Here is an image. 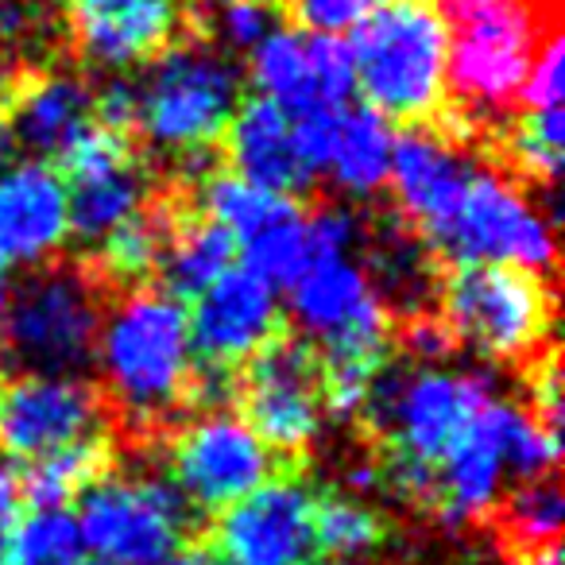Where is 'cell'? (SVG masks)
<instances>
[{
  "label": "cell",
  "mask_w": 565,
  "mask_h": 565,
  "mask_svg": "<svg viewBox=\"0 0 565 565\" xmlns=\"http://www.w3.org/2000/svg\"><path fill=\"white\" fill-rule=\"evenodd\" d=\"M86 565H105V562H86Z\"/></svg>",
  "instance_id": "obj_42"
},
{
  "label": "cell",
  "mask_w": 565,
  "mask_h": 565,
  "mask_svg": "<svg viewBox=\"0 0 565 565\" xmlns=\"http://www.w3.org/2000/svg\"><path fill=\"white\" fill-rule=\"evenodd\" d=\"M58 163L66 182L71 233L94 248L151 202L148 174L128 136L94 125L58 156Z\"/></svg>",
  "instance_id": "obj_13"
},
{
  "label": "cell",
  "mask_w": 565,
  "mask_h": 565,
  "mask_svg": "<svg viewBox=\"0 0 565 565\" xmlns=\"http://www.w3.org/2000/svg\"><path fill=\"white\" fill-rule=\"evenodd\" d=\"M9 148H12V143H9V136L0 132V163H4V156H9Z\"/></svg>",
  "instance_id": "obj_40"
},
{
  "label": "cell",
  "mask_w": 565,
  "mask_h": 565,
  "mask_svg": "<svg viewBox=\"0 0 565 565\" xmlns=\"http://www.w3.org/2000/svg\"><path fill=\"white\" fill-rule=\"evenodd\" d=\"M392 148L395 136L387 117H380L369 105H353V109L338 113V132H333V151H330V174L345 194L353 198H372L392 174Z\"/></svg>",
  "instance_id": "obj_25"
},
{
  "label": "cell",
  "mask_w": 565,
  "mask_h": 565,
  "mask_svg": "<svg viewBox=\"0 0 565 565\" xmlns=\"http://www.w3.org/2000/svg\"><path fill=\"white\" fill-rule=\"evenodd\" d=\"M198 519L167 477H109L82 492L78 534L105 565H167L186 550Z\"/></svg>",
  "instance_id": "obj_7"
},
{
  "label": "cell",
  "mask_w": 565,
  "mask_h": 565,
  "mask_svg": "<svg viewBox=\"0 0 565 565\" xmlns=\"http://www.w3.org/2000/svg\"><path fill=\"white\" fill-rule=\"evenodd\" d=\"M20 472H12L9 465L0 461V565H9L12 534L20 523Z\"/></svg>",
  "instance_id": "obj_35"
},
{
  "label": "cell",
  "mask_w": 565,
  "mask_h": 565,
  "mask_svg": "<svg viewBox=\"0 0 565 565\" xmlns=\"http://www.w3.org/2000/svg\"><path fill=\"white\" fill-rule=\"evenodd\" d=\"M171 465L174 488L186 495L190 508L221 515L236 500L275 480L279 457L248 430L241 415L217 407L182 426L171 446Z\"/></svg>",
  "instance_id": "obj_12"
},
{
  "label": "cell",
  "mask_w": 565,
  "mask_h": 565,
  "mask_svg": "<svg viewBox=\"0 0 565 565\" xmlns=\"http://www.w3.org/2000/svg\"><path fill=\"white\" fill-rule=\"evenodd\" d=\"M86 128H94V89L71 71L28 66L0 109V132L35 159H58Z\"/></svg>",
  "instance_id": "obj_20"
},
{
  "label": "cell",
  "mask_w": 565,
  "mask_h": 565,
  "mask_svg": "<svg viewBox=\"0 0 565 565\" xmlns=\"http://www.w3.org/2000/svg\"><path fill=\"white\" fill-rule=\"evenodd\" d=\"M9 299H12V287H9V275H4V264H0V318L9 310Z\"/></svg>",
  "instance_id": "obj_39"
},
{
  "label": "cell",
  "mask_w": 565,
  "mask_h": 565,
  "mask_svg": "<svg viewBox=\"0 0 565 565\" xmlns=\"http://www.w3.org/2000/svg\"><path fill=\"white\" fill-rule=\"evenodd\" d=\"M9 565H86L78 519L63 508H35L17 523Z\"/></svg>",
  "instance_id": "obj_30"
},
{
  "label": "cell",
  "mask_w": 565,
  "mask_h": 565,
  "mask_svg": "<svg viewBox=\"0 0 565 565\" xmlns=\"http://www.w3.org/2000/svg\"><path fill=\"white\" fill-rule=\"evenodd\" d=\"M519 102L526 109H562V35H557V28L542 35Z\"/></svg>",
  "instance_id": "obj_34"
},
{
  "label": "cell",
  "mask_w": 565,
  "mask_h": 565,
  "mask_svg": "<svg viewBox=\"0 0 565 565\" xmlns=\"http://www.w3.org/2000/svg\"><path fill=\"white\" fill-rule=\"evenodd\" d=\"M102 423V392L78 376H20L0 392V454L20 461L97 438Z\"/></svg>",
  "instance_id": "obj_16"
},
{
  "label": "cell",
  "mask_w": 565,
  "mask_h": 565,
  "mask_svg": "<svg viewBox=\"0 0 565 565\" xmlns=\"http://www.w3.org/2000/svg\"><path fill=\"white\" fill-rule=\"evenodd\" d=\"M434 248L454 264H508L534 275H550L557 264L550 221L495 171H472L461 210Z\"/></svg>",
  "instance_id": "obj_11"
},
{
  "label": "cell",
  "mask_w": 565,
  "mask_h": 565,
  "mask_svg": "<svg viewBox=\"0 0 565 565\" xmlns=\"http://www.w3.org/2000/svg\"><path fill=\"white\" fill-rule=\"evenodd\" d=\"M495 399L492 384L469 372L415 369L407 376L380 372L364 399V415L384 438L387 480L415 503H430L434 472Z\"/></svg>",
  "instance_id": "obj_2"
},
{
  "label": "cell",
  "mask_w": 565,
  "mask_h": 565,
  "mask_svg": "<svg viewBox=\"0 0 565 565\" xmlns=\"http://www.w3.org/2000/svg\"><path fill=\"white\" fill-rule=\"evenodd\" d=\"M167 565H217V557H213L210 550H194V546H186V550H179V554H174Z\"/></svg>",
  "instance_id": "obj_38"
},
{
  "label": "cell",
  "mask_w": 565,
  "mask_h": 565,
  "mask_svg": "<svg viewBox=\"0 0 565 565\" xmlns=\"http://www.w3.org/2000/svg\"><path fill=\"white\" fill-rule=\"evenodd\" d=\"M562 143H565V117L562 109H526L515 120L508 140V156L531 182L554 186L562 174Z\"/></svg>",
  "instance_id": "obj_31"
},
{
  "label": "cell",
  "mask_w": 565,
  "mask_h": 565,
  "mask_svg": "<svg viewBox=\"0 0 565 565\" xmlns=\"http://www.w3.org/2000/svg\"><path fill=\"white\" fill-rule=\"evenodd\" d=\"M562 511L565 500L554 477L519 484L508 500L495 503V526H500V539L508 546V554L519 565H526L542 550L562 546Z\"/></svg>",
  "instance_id": "obj_28"
},
{
  "label": "cell",
  "mask_w": 565,
  "mask_h": 565,
  "mask_svg": "<svg viewBox=\"0 0 565 565\" xmlns=\"http://www.w3.org/2000/svg\"><path fill=\"white\" fill-rule=\"evenodd\" d=\"M233 174L259 190L291 198L310 186V174L302 171L291 140V117L267 97H248L233 113L225 136H221Z\"/></svg>",
  "instance_id": "obj_23"
},
{
  "label": "cell",
  "mask_w": 565,
  "mask_h": 565,
  "mask_svg": "<svg viewBox=\"0 0 565 565\" xmlns=\"http://www.w3.org/2000/svg\"><path fill=\"white\" fill-rule=\"evenodd\" d=\"M213 546L228 565H310L315 495L295 480H267L221 511L213 523Z\"/></svg>",
  "instance_id": "obj_17"
},
{
  "label": "cell",
  "mask_w": 565,
  "mask_h": 565,
  "mask_svg": "<svg viewBox=\"0 0 565 565\" xmlns=\"http://www.w3.org/2000/svg\"><path fill=\"white\" fill-rule=\"evenodd\" d=\"M279 0H202L210 43L228 51H256L279 28Z\"/></svg>",
  "instance_id": "obj_32"
},
{
  "label": "cell",
  "mask_w": 565,
  "mask_h": 565,
  "mask_svg": "<svg viewBox=\"0 0 565 565\" xmlns=\"http://www.w3.org/2000/svg\"><path fill=\"white\" fill-rule=\"evenodd\" d=\"M534 9L511 0L461 17L457 40H449L446 86H454L469 109L503 113L519 102L539 40L554 32V12L539 17Z\"/></svg>",
  "instance_id": "obj_10"
},
{
  "label": "cell",
  "mask_w": 565,
  "mask_h": 565,
  "mask_svg": "<svg viewBox=\"0 0 565 565\" xmlns=\"http://www.w3.org/2000/svg\"><path fill=\"white\" fill-rule=\"evenodd\" d=\"M248 74L259 97L279 105L287 117L338 113L356 94L353 51L341 35H302L275 28L252 51Z\"/></svg>",
  "instance_id": "obj_15"
},
{
  "label": "cell",
  "mask_w": 565,
  "mask_h": 565,
  "mask_svg": "<svg viewBox=\"0 0 565 565\" xmlns=\"http://www.w3.org/2000/svg\"><path fill=\"white\" fill-rule=\"evenodd\" d=\"M241 109V71L210 40L182 35L136 86V132L171 156H205Z\"/></svg>",
  "instance_id": "obj_4"
},
{
  "label": "cell",
  "mask_w": 565,
  "mask_h": 565,
  "mask_svg": "<svg viewBox=\"0 0 565 565\" xmlns=\"http://www.w3.org/2000/svg\"><path fill=\"white\" fill-rule=\"evenodd\" d=\"M291 315L318 341L322 364H356L384 372L392 318L361 264L349 256L318 259L291 282Z\"/></svg>",
  "instance_id": "obj_8"
},
{
  "label": "cell",
  "mask_w": 565,
  "mask_h": 565,
  "mask_svg": "<svg viewBox=\"0 0 565 565\" xmlns=\"http://www.w3.org/2000/svg\"><path fill=\"white\" fill-rule=\"evenodd\" d=\"M356 89L380 117L434 125L446 105L449 20L430 0H387L353 28Z\"/></svg>",
  "instance_id": "obj_3"
},
{
  "label": "cell",
  "mask_w": 565,
  "mask_h": 565,
  "mask_svg": "<svg viewBox=\"0 0 565 565\" xmlns=\"http://www.w3.org/2000/svg\"><path fill=\"white\" fill-rule=\"evenodd\" d=\"M441 326L492 361H539L554 326V291L508 264H454L441 287Z\"/></svg>",
  "instance_id": "obj_5"
},
{
  "label": "cell",
  "mask_w": 565,
  "mask_h": 565,
  "mask_svg": "<svg viewBox=\"0 0 565 565\" xmlns=\"http://www.w3.org/2000/svg\"><path fill=\"white\" fill-rule=\"evenodd\" d=\"M236 259V241L228 228H221L213 217L205 213H186L179 210L174 213V225H171V236H167V248H163V259H159V279L163 287L159 291L171 295V299H190L194 302L198 295L217 282L221 275Z\"/></svg>",
  "instance_id": "obj_24"
},
{
  "label": "cell",
  "mask_w": 565,
  "mask_h": 565,
  "mask_svg": "<svg viewBox=\"0 0 565 565\" xmlns=\"http://www.w3.org/2000/svg\"><path fill=\"white\" fill-rule=\"evenodd\" d=\"M102 318V282L86 267H55L9 299L0 338L24 376H74L94 361Z\"/></svg>",
  "instance_id": "obj_6"
},
{
  "label": "cell",
  "mask_w": 565,
  "mask_h": 565,
  "mask_svg": "<svg viewBox=\"0 0 565 565\" xmlns=\"http://www.w3.org/2000/svg\"><path fill=\"white\" fill-rule=\"evenodd\" d=\"M71 236L66 182L43 159L0 171V264H47Z\"/></svg>",
  "instance_id": "obj_21"
},
{
  "label": "cell",
  "mask_w": 565,
  "mask_h": 565,
  "mask_svg": "<svg viewBox=\"0 0 565 565\" xmlns=\"http://www.w3.org/2000/svg\"><path fill=\"white\" fill-rule=\"evenodd\" d=\"M387 0H287L291 17L310 35H341L353 32L361 20H369Z\"/></svg>",
  "instance_id": "obj_33"
},
{
  "label": "cell",
  "mask_w": 565,
  "mask_h": 565,
  "mask_svg": "<svg viewBox=\"0 0 565 565\" xmlns=\"http://www.w3.org/2000/svg\"><path fill=\"white\" fill-rule=\"evenodd\" d=\"M233 395L241 418L275 457H295L318 438L326 418L322 361L307 338L279 333L241 372Z\"/></svg>",
  "instance_id": "obj_9"
},
{
  "label": "cell",
  "mask_w": 565,
  "mask_h": 565,
  "mask_svg": "<svg viewBox=\"0 0 565 565\" xmlns=\"http://www.w3.org/2000/svg\"><path fill=\"white\" fill-rule=\"evenodd\" d=\"M0 392H4V372H0Z\"/></svg>",
  "instance_id": "obj_41"
},
{
  "label": "cell",
  "mask_w": 565,
  "mask_h": 565,
  "mask_svg": "<svg viewBox=\"0 0 565 565\" xmlns=\"http://www.w3.org/2000/svg\"><path fill=\"white\" fill-rule=\"evenodd\" d=\"M17 66H12V55L9 51H0V109H4V102H9L12 86H17Z\"/></svg>",
  "instance_id": "obj_37"
},
{
  "label": "cell",
  "mask_w": 565,
  "mask_h": 565,
  "mask_svg": "<svg viewBox=\"0 0 565 565\" xmlns=\"http://www.w3.org/2000/svg\"><path fill=\"white\" fill-rule=\"evenodd\" d=\"M109 472L113 441L97 434V438L74 441V446L28 461L24 477H20V495H28L35 508H63L71 500H82V492H89Z\"/></svg>",
  "instance_id": "obj_27"
},
{
  "label": "cell",
  "mask_w": 565,
  "mask_h": 565,
  "mask_svg": "<svg viewBox=\"0 0 565 565\" xmlns=\"http://www.w3.org/2000/svg\"><path fill=\"white\" fill-rule=\"evenodd\" d=\"M198 194H202L205 217H213L221 228H228L236 248H248L252 241L271 233L275 225H282V221H291L295 213H302V205L295 202V198L259 190V186H252V182L236 179L233 171L210 174Z\"/></svg>",
  "instance_id": "obj_26"
},
{
  "label": "cell",
  "mask_w": 565,
  "mask_h": 565,
  "mask_svg": "<svg viewBox=\"0 0 565 565\" xmlns=\"http://www.w3.org/2000/svg\"><path fill=\"white\" fill-rule=\"evenodd\" d=\"M182 0H71L66 32L74 47L102 71L156 63L182 40Z\"/></svg>",
  "instance_id": "obj_18"
},
{
  "label": "cell",
  "mask_w": 565,
  "mask_h": 565,
  "mask_svg": "<svg viewBox=\"0 0 565 565\" xmlns=\"http://www.w3.org/2000/svg\"><path fill=\"white\" fill-rule=\"evenodd\" d=\"M384 542V519L345 492L315 495V554L330 562H356Z\"/></svg>",
  "instance_id": "obj_29"
},
{
  "label": "cell",
  "mask_w": 565,
  "mask_h": 565,
  "mask_svg": "<svg viewBox=\"0 0 565 565\" xmlns=\"http://www.w3.org/2000/svg\"><path fill=\"white\" fill-rule=\"evenodd\" d=\"M495 4H511V0H446V9L454 12L457 20H461V17H472V12L495 9Z\"/></svg>",
  "instance_id": "obj_36"
},
{
  "label": "cell",
  "mask_w": 565,
  "mask_h": 565,
  "mask_svg": "<svg viewBox=\"0 0 565 565\" xmlns=\"http://www.w3.org/2000/svg\"><path fill=\"white\" fill-rule=\"evenodd\" d=\"M97 356L113 407L136 430H159L163 418L194 403L198 361L186 310L156 287H136L102 318Z\"/></svg>",
  "instance_id": "obj_1"
},
{
  "label": "cell",
  "mask_w": 565,
  "mask_h": 565,
  "mask_svg": "<svg viewBox=\"0 0 565 565\" xmlns=\"http://www.w3.org/2000/svg\"><path fill=\"white\" fill-rule=\"evenodd\" d=\"M457 136L461 132H434L430 125H415L411 132L395 136L392 148L387 182L395 186V202H399L407 225L423 233L430 248L457 217L472 179L465 156L457 151Z\"/></svg>",
  "instance_id": "obj_19"
},
{
  "label": "cell",
  "mask_w": 565,
  "mask_h": 565,
  "mask_svg": "<svg viewBox=\"0 0 565 565\" xmlns=\"http://www.w3.org/2000/svg\"><path fill=\"white\" fill-rule=\"evenodd\" d=\"M186 326L202 372L236 380V372L282 333L279 299L271 282L259 279L252 267H228L194 299Z\"/></svg>",
  "instance_id": "obj_14"
},
{
  "label": "cell",
  "mask_w": 565,
  "mask_h": 565,
  "mask_svg": "<svg viewBox=\"0 0 565 565\" xmlns=\"http://www.w3.org/2000/svg\"><path fill=\"white\" fill-rule=\"evenodd\" d=\"M508 418H511V403L492 399L480 411L472 430L457 441L454 454L438 465L430 503H426V508L438 511V519L461 526V523H477V519H484L495 508L503 469H508V457H503Z\"/></svg>",
  "instance_id": "obj_22"
}]
</instances>
